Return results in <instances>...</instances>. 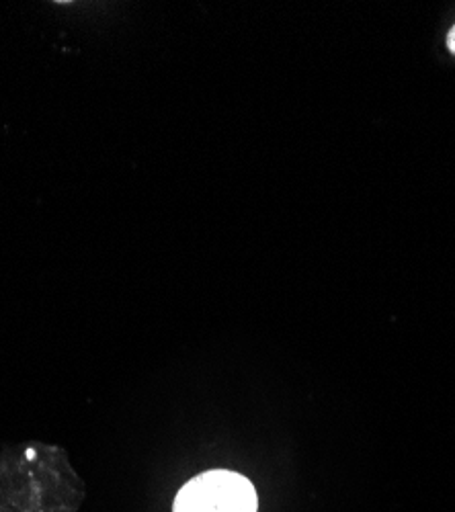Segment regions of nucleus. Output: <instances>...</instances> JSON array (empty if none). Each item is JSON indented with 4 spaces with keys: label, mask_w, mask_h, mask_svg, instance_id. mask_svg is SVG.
Here are the masks:
<instances>
[{
    "label": "nucleus",
    "mask_w": 455,
    "mask_h": 512,
    "mask_svg": "<svg viewBox=\"0 0 455 512\" xmlns=\"http://www.w3.org/2000/svg\"><path fill=\"white\" fill-rule=\"evenodd\" d=\"M447 48H449V52L455 56V25H453L451 31L447 33Z\"/></svg>",
    "instance_id": "obj_2"
},
{
    "label": "nucleus",
    "mask_w": 455,
    "mask_h": 512,
    "mask_svg": "<svg viewBox=\"0 0 455 512\" xmlns=\"http://www.w3.org/2000/svg\"><path fill=\"white\" fill-rule=\"evenodd\" d=\"M253 482L228 469H212L189 480L177 494L173 512H257Z\"/></svg>",
    "instance_id": "obj_1"
}]
</instances>
